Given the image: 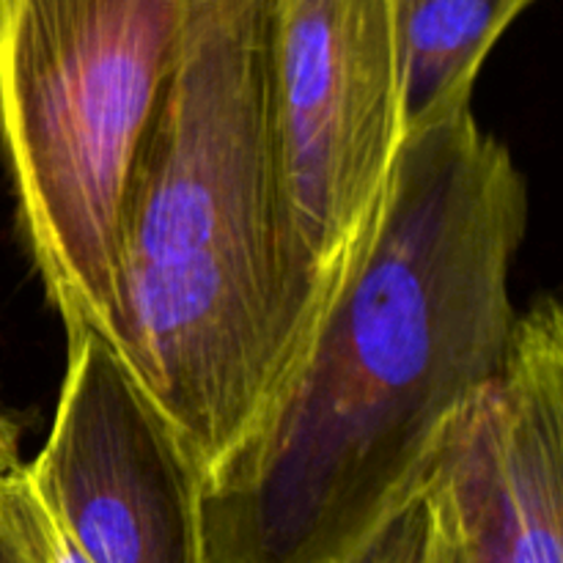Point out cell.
Masks as SVG:
<instances>
[{
  "instance_id": "9c48e42d",
  "label": "cell",
  "mask_w": 563,
  "mask_h": 563,
  "mask_svg": "<svg viewBox=\"0 0 563 563\" xmlns=\"http://www.w3.org/2000/svg\"><path fill=\"white\" fill-rule=\"evenodd\" d=\"M22 467L9 476H0V563H36L31 533H27Z\"/></svg>"
},
{
  "instance_id": "8fae6325",
  "label": "cell",
  "mask_w": 563,
  "mask_h": 563,
  "mask_svg": "<svg viewBox=\"0 0 563 563\" xmlns=\"http://www.w3.org/2000/svg\"><path fill=\"white\" fill-rule=\"evenodd\" d=\"M363 563H390V548H388V533H385V539L379 542V548L374 550L372 555H368Z\"/></svg>"
},
{
  "instance_id": "8992f818",
  "label": "cell",
  "mask_w": 563,
  "mask_h": 563,
  "mask_svg": "<svg viewBox=\"0 0 563 563\" xmlns=\"http://www.w3.org/2000/svg\"><path fill=\"white\" fill-rule=\"evenodd\" d=\"M484 410L511 563H563V311L553 295L520 311Z\"/></svg>"
},
{
  "instance_id": "30bf717a",
  "label": "cell",
  "mask_w": 563,
  "mask_h": 563,
  "mask_svg": "<svg viewBox=\"0 0 563 563\" xmlns=\"http://www.w3.org/2000/svg\"><path fill=\"white\" fill-rule=\"evenodd\" d=\"M25 473V467H22ZM25 515H27V533H31V548L36 555V563H88L80 550L69 542L64 531L55 526L53 517L44 511L38 498L33 495L31 484L25 478Z\"/></svg>"
},
{
  "instance_id": "5b68a950",
  "label": "cell",
  "mask_w": 563,
  "mask_h": 563,
  "mask_svg": "<svg viewBox=\"0 0 563 563\" xmlns=\"http://www.w3.org/2000/svg\"><path fill=\"white\" fill-rule=\"evenodd\" d=\"M25 478L88 563H209L207 478L97 335L69 341L53 427Z\"/></svg>"
},
{
  "instance_id": "7a4b0ae2",
  "label": "cell",
  "mask_w": 563,
  "mask_h": 563,
  "mask_svg": "<svg viewBox=\"0 0 563 563\" xmlns=\"http://www.w3.org/2000/svg\"><path fill=\"white\" fill-rule=\"evenodd\" d=\"M181 0H0V159L66 341L119 355L121 207Z\"/></svg>"
},
{
  "instance_id": "ba28073f",
  "label": "cell",
  "mask_w": 563,
  "mask_h": 563,
  "mask_svg": "<svg viewBox=\"0 0 563 563\" xmlns=\"http://www.w3.org/2000/svg\"><path fill=\"white\" fill-rule=\"evenodd\" d=\"M537 0H390L405 137L467 113L506 27Z\"/></svg>"
},
{
  "instance_id": "52a82bcc",
  "label": "cell",
  "mask_w": 563,
  "mask_h": 563,
  "mask_svg": "<svg viewBox=\"0 0 563 563\" xmlns=\"http://www.w3.org/2000/svg\"><path fill=\"white\" fill-rule=\"evenodd\" d=\"M484 394L451 423L421 487L388 531L390 563H511Z\"/></svg>"
},
{
  "instance_id": "277c9868",
  "label": "cell",
  "mask_w": 563,
  "mask_h": 563,
  "mask_svg": "<svg viewBox=\"0 0 563 563\" xmlns=\"http://www.w3.org/2000/svg\"><path fill=\"white\" fill-rule=\"evenodd\" d=\"M275 130L291 231L330 295L405 143L390 0H278Z\"/></svg>"
},
{
  "instance_id": "6da1fadb",
  "label": "cell",
  "mask_w": 563,
  "mask_h": 563,
  "mask_svg": "<svg viewBox=\"0 0 563 563\" xmlns=\"http://www.w3.org/2000/svg\"><path fill=\"white\" fill-rule=\"evenodd\" d=\"M526 229V176L473 110L405 137L289 385L207 482L209 563L379 548L504 366Z\"/></svg>"
},
{
  "instance_id": "3957f363",
  "label": "cell",
  "mask_w": 563,
  "mask_h": 563,
  "mask_svg": "<svg viewBox=\"0 0 563 563\" xmlns=\"http://www.w3.org/2000/svg\"><path fill=\"white\" fill-rule=\"evenodd\" d=\"M278 0H181L174 55L137 137L121 269L214 258L289 286L322 313L286 212L275 130Z\"/></svg>"
}]
</instances>
